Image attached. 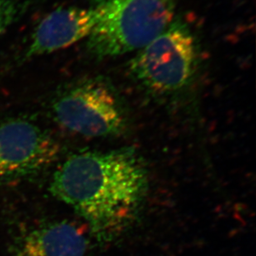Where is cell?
I'll return each mask as SVG.
<instances>
[{"label":"cell","instance_id":"cell-1","mask_svg":"<svg viewBox=\"0 0 256 256\" xmlns=\"http://www.w3.org/2000/svg\"><path fill=\"white\" fill-rule=\"evenodd\" d=\"M148 186L144 160L133 148L72 155L51 182L55 198L82 216L99 242H113L130 228Z\"/></svg>","mask_w":256,"mask_h":256},{"label":"cell","instance_id":"cell-2","mask_svg":"<svg viewBox=\"0 0 256 256\" xmlns=\"http://www.w3.org/2000/svg\"><path fill=\"white\" fill-rule=\"evenodd\" d=\"M96 21L87 48L99 58L138 51L174 18V0H94Z\"/></svg>","mask_w":256,"mask_h":256},{"label":"cell","instance_id":"cell-5","mask_svg":"<svg viewBox=\"0 0 256 256\" xmlns=\"http://www.w3.org/2000/svg\"><path fill=\"white\" fill-rule=\"evenodd\" d=\"M58 142L28 121L0 124V179L35 174L49 167L59 154Z\"/></svg>","mask_w":256,"mask_h":256},{"label":"cell","instance_id":"cell-8","mask_svg":"<svg viewBox=\"0 0 256 256\" xmlns=\"http://www.w3.org/2000/svg\"><path fill=\"white\" fill-rule=\"evenodd\" d=\"M18 12V0H0V34L8 27Z\"/></svg>","mask_w":256,"mask_h":256},{"label":"cell","instance_id":"cell-6","mask_svg":"<svg viewBox=\"0 0 256 256\" xmlns=\"http://www.w3.org/2000/svg\"><path fill=\"white\" fill-rule=\"evenodd\" d=\"M96 21L92 8H59L36 28L28 50L29 56L52 54L87 38Z\"/></svg>","mask_w":256,"mask_h":256},{"label":"cell","instance_id":"cell-7","mask_svg":"<svg viewBox=\"0 0 256 256\" xmlns=\"http://www.w3.org/2000/svg\"><path fill=\"white\" fill-rule=\"evenodd\" d=\"M87 242L84 232L69 222H59L29 232L16 256H84Z\"/></svg>","mask_w":256,"mask_h":256},{"label":"cell","instance_id":"cell-3","mask_svg":"<svg viewBox=\"0 0 256 256\" xmlns=\"http://www.w3.org/2000/svg\"><path fill=\"white\" fill-rule=\"evenodd\" d=\"M130 65L131 72L154 92H176L189 82L196 65V45L189 28L172 22L144 46Z\"/></svg>","mask_w":256,"mask_h":256},{"label":"cell","instance_id":"cell-4","mask_svg":"<svg viewBox=\"0 0 256 256\" xmlns=\"http://www.w3.org/2000/svg\"><path fill=\"white\" fill-rule=\"evenodd\" d=\"M54 110L63 127L89 137L118 136L128 124L118 94L102 79H90L72 87L55 103Z\"/></svg>","mask_w":256,"mask_h":256}]
</instances>
